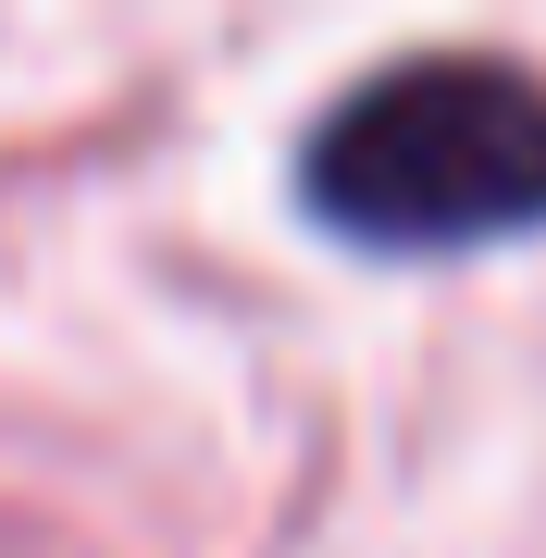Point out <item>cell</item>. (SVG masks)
Instances as JSON below:
<instances>
[{"label":"cell","mask_w":546,"mask_h":558,"mask_svg":"<svg viewBox=\"0 0 546 558\" xmlns=\"http://www.w3.org/2000/svg\"><path fill=\"white\" fill-rule=\"evenodd\" d=\"M299 211L373 260L546 236V75L497 50L373 62L299 137Z\"/></svg>","instance_id":"obj_1"}]
</instances>
